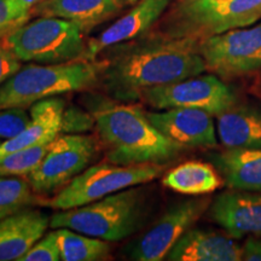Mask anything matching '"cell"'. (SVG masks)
<instances>
[{"mask_svg": "<svg viewBox=\"0 0 261 261\" xmlns=\"http://www.w3.org/2000/svg\"><path fill=\"white\" fill-rule=\"evenodd\" d=\"M92 114L107 160L114 165H167L187 149L163 136L138 107L108 104Z\"/></svg>", "mask_w": 261, "mask_h": 261, "instance_id": "obj_2", "label": "cell"}, {"mask_svg": "<svg viewBox=\"0 0 261 261\" xmlns=\"http://www.w3.org/2000/svg\"><path fill=\"white\" fill-rule=\"evenodd\" d=\"M242 261H261V234L250 236L242 246Z\"/></svg>", "mask_w": 261, "mask_h": 261, "instance_id": "obj_30", "label": "cell"}, {"mask_svg": "<svg viewBox=\"0 0 261 261\" xmlns=\"http://www.w3.org/2000/svg\"><path fill=\"white\" fill-rule=\"evenodd\" d=\"M0 144H2V142H0Z\"/></svg>", "mask_w": 261, "mask_h": 261, "instance_id": "obj_33", "label": "cell"}, {"mask_svg": "<svg viewBox=\"0 0 261 261\" xmlns=\"http://www.w3.org/2000/svg\"><path fill=\"white\" fill-rule=\"evenodd\" d=\"M208 159L228 189L261 192V149H226Z\"/></svg>", "mask_w": 261, "mask_h": 261, "instance_id": "obj_19", "label": "cell"}, {"mask_svg": "<svg viewBox=\"0 0 261 261\" xmlns=\"http://www.w3.org/2000/svg\"><path fill=\"white\" fill-rule=\"evenodd\" d=\"M138 0H44L32 9L31 14L60 17L74 22L89 32L104 23Z\"/></svg>", "mask_w": 261, "mask_h": 261, "instance_id": "obj_16", "label": "cell"}, {"mask_svg": "<svg viewBox=\"0 0 261 261\" xmlns=\"http://www.w3.org/2000/svg\"><path fill=\"white\" fill-rule=\"evenodd\" d=\"M150 197L139 185L123 189L92 203L55 213L50 226L67 227L109 242H117L142 230L148 223Z\"/></svg>", "mask_w": 261, "mask_h": 261, "instance_id": "obj_3", "label": "cell"}, {"mask_svg": "<svg viewBox=\"0 0 261 261\" xmlns=\"http://www.w3.org/2000/svg\"><path fill=\"white\" fill-rule=\"evenodd\" d=\"M207 212L234 240L261 234V192L230 189L218 195Z\"/></svg>", "mask_w": 261, "mask_h": 261, "instance_id": "obj_13", "label": "cell"}, {"mask_svg": "<svg viewBox=\"0 0 261 261\" xmlns=\"http://www.w3.org/2000/svg\"><path fill=\"white\" fill-rule=\"evenodd\" d=\"M61 260V249L56 231L41 237L28 253L19 261H58Z\"/></svg>", "mask_w": 261, "mask_h": 261, "instance_id": "obj_27", "label": "cell"}, {"mask_svg": "<svg viewBox=\"0 0 261 261\" xmlns=\"http://www.w3.org/2000/svg\"><path fill=\"white\" fill-rule=\"evenodd\" d=\"M207 70L221 79L244 76L261 69V22L200 41Z\"/></svg>", "mask_w": 261, "mask_h": 261, "instance_id": "obj_10", "label": "cell"}, {"mask_svg": "<svg viewBox=\"0 0 261 261\" xmlns=\"http://www.w3.org/2000/svg\"><path fill=\"white\" fill-rule=\"evenodd\" d=\"M162 184L179 194L197 196L215 191L224 181L212 163L189 161L171 169Z\"/></svg>", "mask_w": 261, "mask_h": 261, "instance_id": "obj_21", "label": "cell"}, {"mask_svg": "<svg viewBox=\"0 0 261 261\" xmlns=\"http://www.w3.org/2000/svg\"><path fill=\"white\" fill-rule=\"evenodd\" d=\"M165 260L240 261L242 247L226 232L192 226L175 242Z\"/></svg>", "mask_w": 261, "mask_h": 261, "instance_id": "obj_15", "label": "cell"}, {"mask_svg": "<svg viewBox=\"0 0 261 261\" xmlns=\"http://www.w3.org/2000/svg\"><path fill=\"white\" fill-rule=\"evenodd\" d=\"M163 136L184 148H215L217 127L213 115L195 108H169L165 112L145 113Z\"/></svg>", "mask_w": 261, "mask_h": 261, "instance_id": "obj_12", "label": "cell"}, {"mask_svg": "<svg viewBox=\"0 0 261 261\" xmlns=\"http://www.w3.org/2000/svg\"><path fill=\"white\" fill-rule=\"evenodd\" d=\"M172 0H139L121 18L100 33L97 38L87 42L86 60H96L100 52L120 42L142 37L159 19L171 5Z\"/></svg>", "mask_w": 261, "mask_h": 261, "instance_id": "obj_14", "label": "cell"}, {"mask_svg": "<svg viewBox=\"0 0 261 261\" xmlns=\"http://www.w3.org/2000/svg\"><path fill=\"white\" fill-rule=\"evenodd\" d=\"M21 61L0 39V85L21 69Z\"/></svg>", "mask_w": 261, "mask_h": 261, "instance_id": "obj_29", "label": "cell"}, {"mask_svg": "<svg viewBox=\"0 0 261 261\" xmlns=\"http://www.w3.org/2000/svg\"><path fill=\"white\" fill-rule=\"evenodd\" d=\"M64 108V100L60 97L45 98L33 104L29 125L18 136L0 144V160L18 150L54 142L61 133Z\"/></svg>", "mask_w": 261, "mask_h": 261, "instance_id": "obj_17", "label": "cell"}, {"mask_svg": "<svg viewBox=\"0 0 261 261\" xmlns=\"http://www.w3.org/2000/svg\"><path fill=\"white\" fill-rule=\"evenodd\" d=\"M139 100L159 110L195 108L218 116L236 106L237 94L218 75H196L188 79L143 91Z\"/></svg>", "mask_w": 261, "mask_h": 261, "instance_id": "obj_8", "label": "cell"}, {"mask_svg": "<svg viewBox=\"0 0 261 261\" xmlns=\"http://www.w3.org/2000/svg\"><path fill=\"white\" fill-rule=\"evenodd\" d=\"M96 121L93 114L84 112L76 106L64 108L61 127V132L63 135H81L92 129Z\"/></svg>", "mask_w": 261, "mask_h": 261, "instance_id": "obj_25", "label": "cell"}, {"mask_svg": "<svg viewBox=\"0 0 261 261\" xmlns=\"http://www.w3.org/2000/svg\"><path fill=\"white\" fill-rule=\"evenodd\" d=\"M163 168L165 165L156 163L119 166L109 161L100 162L76 175L55 197L40 200L39 204L60 211L81 207L123 189L154 180L161 175Z\"/></svg>", "mask_w": 261, "mask_h": 261, "instance_id": "obj_7", "label": "cell"}, {"mask_svg": "<svg viewBox=\"0 0 261 261\" xmlns=\"http://www.w3.org/2000/svg\"><path fill=\"white\" fill-rule=\"evenodd\" d=\"M48 146L50 144L32 146L3 158L0 160V177H27L44 159Z\"/></svg>", "mask_w": 261, "mask_h": 261, "instance_id": "obj_24", "label": "cell"}, {"mask_svg": "<svg viewBox=\"0 0 261 261\" xmlns=\"http://www.w3.org/2000/svg\"><path fill=\"white\" fill-rule=\"evenodd\" d=\"M41 2H44V0H17L19 8H21L22 11L27 15H31L32 9Z\"/></svg>", "mask_w": 261, "mask_h": 261, "instance_id": "obj_31", "label": "cell"}, {"mask_svg": "<svg viewBox=\"0 0 261 261\" xmlns=\"http://www.w3.org/2000/svg\"><path fill=\"white\" fill-rule=\"evenodd\" d=\"M261 21V0H178L163 16L159 33L203 40Z\"/></svg>", "mask_w": 261, "mask_h": 261, "instance_id": "obj_5", "label": "cell"}, {"mask_svg": "<svg viewBox=\"0 0 261 261\" xmlns=\"http://www.w3.org/2000/svg\"><path fill=\"white\" fill-rule=\"evenodd\" d=\"M102 61L77 60L60 64H27L0 85V110L25 108L45 98L83 91L98 84Z\"/></svg>", "mask_w": 261, "mask_h": 261, "instance_id": "obj_4", "label": "cell"}, {"mask_svg": "<svg viewBox=\"0 0 261 261\" xmlns=\"http://www.w3.org/2000/svg\"><path fill=\"white\" fill-rule=\"evenodd\" d=\"M211 197H195L171 205L161 218L127 248L130 260H165L175 242L208 211Z\"/></svg>", "mask_w": 261, "mask_h": 261, "instance_id": "obj_11", "label": "cell"}, {"mask_svg": "<svg viewBox=\"0 0 261 261\" xmlns=\"http://www.w3.org/2000/svg\"><path fill=\"white\" fill-rule=\"evenodd\" d=\"M29 15L19 8L17 0H0V32L8 33L24 23Z\"/></svg>", "mask_w": 261, "mask_h": 261, "instance_id": "obj_28", "label": "cell"}, {"mask_svg": "<svg viewBox=\"0 0 261 261\" xmlns=\"http://www.w3.org/2000/svg\"><path fill=\"white\" fill-rule=\"evenodd\" d=\"M2 41L21 62L60 64L86 60L83 29L60 17L40 16L29 23L18 24L6 33Z\"/></svg>", "mask_w": 261, "mask_h": 261, "instance_id": "obj_6", "label": "cell"}, {"mask_svg": "<svg viewBox=\"0 0 261 261\" xmlns=\"http://www.w3.org/2000/svg\"><path fill=\"white\" fill-rule=\"evenodd\" d=\"M97 152V140L92 136L62 135L50 143L41 162L27 175L37 195L61 191L83 173Z\"/></svg>", "mask_w": 261, "mask_h": 261, "instance_id": "obj_9", "label": "cell"}, {"mask_svg": "<svg viewBox=\"0 0 261 261\" xmlns=\"http://www.w3.org/2000/svg\"><path fill=\"white\" fill-rule=\"evenodd\" d=\"M50 218L40 210L16 212L0 220V261H19L44 236Z\"/></svg>", "mask_w": 261, "mask_h": 261, "instance_id": "obj_18", "label": "cell"}, {"mask_svg": "<svg viewBox=\"0 0 261 261\" xmlns=\"http://www.w3.org/2000/svg\"><path fill=\"white\" fill-rule=\"evenodd\" d=\"M39 202L27 179L0 177V220Z\"/></svg>", "mask_w": 261, "mask_h": 261, "instance_id": "obj_23", "label": "cell"}, {"mask_svg": "<svg viewBox=\"0 0 261 261\" xmlns=\"http://www.w3.org/2000/svg\"><path fill=\"white\" fill-rule=\"evenodd\" d=\"M9 33V32H8ZM6 34V33L5 32H0V39H2L3 37H4V35Z\"/></svg>", "mask_w": 261, "mask_h": 261, "instance_id": "obj_32", "label": "cell"}, {"mask_svg": "<svg viewBox=\"0 0 261 261\" xmlns=\"http://www.w3.org/2000/svg\"><path fill=\"white\" fill-rule=\"evenodd\" d=\"M198 45L195 39L169 38L159 32L115 44L100 52L98 84L113 99L137 102L145 89L207 71Z\"/></svg>", "mask_w": 261, "mask_h": 261, "instance_id": "obj_1", "label": "cell"}, {"mask_svg": "<svg viewBox=\"0 0 261 261\" xmlns=\"http://www.w3.org/2000/svg\"><path fill=\"white\" fill-rule=\"evenodd\" d=\"M31 122L24 108H8L0 110V138L11 139L18 136Z\"/></svg>", "mask_w": 261, "mask_h": 261, "instance_id": "obj_26", "label": "cell"}, {"mask_svg": "<svg viewBox=\"0 0 261 261\" xmlns=\"http://www.w3.org/2000/svg\"><path fill=\"white\" fill-rule=\"evenodd\" d=\"M61 260L106 261L112 259L109 241L76 232L67 227L57 228Z\"/></svg>", "mask_w": 261, "mask_h": 261, "instance_id": "obj_22", "label": "cell"}, {"mask_svg": "<svg viewBox=\"0 0 261 261\" xmlns=\"http://www.w3.org/2000/svg\"><path fill=\"white\" fill-rule=\"evenodd\" d=\"M217 117V135L226 149H261V109L236 104Z\"/></svg>", "mask_w": 261, "mask_h": 261, "instance_id": "obj_20", "label": "cell"}]
</instances>
